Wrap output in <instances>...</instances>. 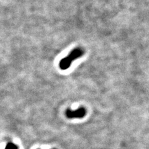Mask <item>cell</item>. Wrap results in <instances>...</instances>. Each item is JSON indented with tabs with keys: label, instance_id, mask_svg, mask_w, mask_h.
Listing matches in <instances>:
<instances>
[{
	"label": "cell",
	"instance_id": "cell-1",
	"mask_svg": "<svg viewBox=\"0 0 149 149\" xmlns=\"http://www.w3.org/2000/svg\"><path fill=\"white\" fill-rule=\"evenodd\" d=\"M84 54V50L81 48H76L73 49L67 57L61 60L59 63V67L62 70H65L70 67L73 60L81 57Z\"/></svg>",
	"mask_w": 149,
	"mask_h": 149
},
{
	"label": "cell",
	"instance_id": "cell-2",
	"mask_svg": "<svg viewBox=\"0 0 149 149\" xmlns=\"http://www.w3.org/2000/svg\"><path fill=\"white\" fill-rule=\"evenodd\" d=\"M86 114V110L83 107H80L75 111L71 110L70 109H68L65 111V115L68 119L73 118H79L81 119L85 117Z\"/></svg>",
	"mask_w": 149,
	"mask_h": 149
},
{
	"label": "cell",
	"instance_id": "cell-3",
	"mask_svg": "<svg viewBox=\"0 0 149 149\" xmlns=\"http://www.w3.org/2000/svg\"><path fill=\"white\" fill-rule=\"evenodd\" d=\"M5 149H18V147L15 143L9 142L6 145Z\"/></svg>",
	"mask_w": 149,
	"mask_h": 149
}]
</instances>
